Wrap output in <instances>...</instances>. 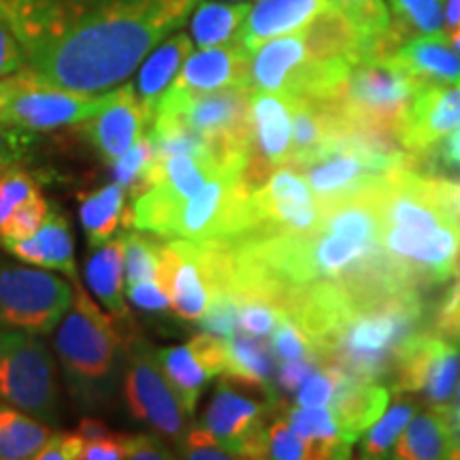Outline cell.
Instances as JSON below:
<instances>
[{"label": "cell", "mask_w": 460, "mask_h": 460, "mask_svg": "<svg viewBox=\"0 0 460 460\" xmlns=\"http://www.w3.org/2000/svg\"><path fill=\"white\" fill-rule=\"evenodd\" d=\"M200 0H0L28 82L107 94L181 28Z\"/></svg>", "instance_id": "cell-1"}, {"label": "cell", "mask_w": 460, "mask_h": 460, "mask_svg": "<svg viewBox=\"0 0 460 460\" xmlns=\"http://www.w3.org/2000/svg\"><path fill=\"white\" fill-rule=\"evenodd\" d=\"M382 217V245L399 278L413 290L447 284L456 271L460 226L435 175L399 166L373 183Z\"/></svg>", "instance_id": "cell-2"}, {"label": "cell", "mask_w": 460, "mask_h": 460, "mask_svg": "<svg viewBox=\"0 0 460 460\" xmlns=\"http://www.w3.org/2000/svg\"><path fill=\"white\" fill-rule=\"evenodd\" d=\"M73 305L54 331V352L68 399L82 413L107 411L122 393L126 343L82 281Z\"/></svg>", "instance_id": "cell-3"}, {"label": "cell", "mask_w": 460, "mask_h": 460, "mask_svg": "<svg viewBox=\"0 0 460 460\" xmlns=\"http://www.w3.org/2000/svg\"><path fill=\"white\" fill-rule=\"evenodd\" d=\"M427 320V305L418 290H401L362 305L339 331L326 362L349 376L382 382L394 373L402 345L418 332L433 329Z\"/></svg>", "instance_id": "cell-4"}, {"label": "cell", "mask_w": 460, "mask_h": 460, "mask_svg": "<svg viewBox=\"0 0 460 460\" xmlns=\"http://www.w3.org/2000/svg\"><path fill=\"white\" fill-rule=\"evenodd\" d=\"M250 96L252 88L186 92L171 85L158 102L154 122L177 124L197 135L222 171H245L250 158Z\"/></svg>", "instance_id": "cell-5"}, {"label": "cell", "mask_w": 460, "mask_h": 460, "mask_svg": "<svg viewBox=\"0 0 460 460\" xmlns=\"http://www.w3.org/2000/svg\"><path fill=\"white\" fill-rule=\"evenodd\" d=\"M424 88L394 56H365L356 62L329 102L339 118L399 139L413 101Z\"/></svg>", "instance_id": "cell-6"}, {"label": "cell", "mask_w": 460, "mask_h": 460, "mask_svg": "<svg viewBox=\"0 0 460 460\" xmlns=\"http://www.w3.org/2000/svg\"><path fill=\"white\" fill-rule=\"evenodd\" d=\"M0 401L54 429L62 424L60 367L43 335L0 331Z\"/></svg>", "instance_id": "cell-7"}, {"label": "cell", "mask_w": 460, "mask_h": 460, "mask_svg": "<svg viewBox=\"0 0 460 460\" xmlns=\"http://www.w3.org/2000/svg\"><path fill=\"white\" fill-rule=\"evenodd\" d=\"M75 286L39 267L0 254V331L49 335L73 305Z\"/></svg>", "instance_id": "cell-8"}, {"label": "cell", "mask_w": 460, "mask_h": 460, "mask_svg": "<svg viewBox=\"0 0 460 460\" xmlns=\"http://www.w3.org/2000/svg\"><path fill=\"white\" fill-rule=\"evenodd\" d=\"M122 394L132 420L147 424L154 433L175 446L181 444L188 433L190 413L183 410L171 384L166 382L156 349L139 335L126 341Z\"/></svg>", "instance_id": "cell-9"}, {"label": "cell", "mask_w": 460, "mask_h": 460, "mask_svg": "<svg viewBox=\"0 0 460 460\" xmlns=\"http://www.w3.org/2000/svg\"><path fill=\"white\" fill-rule=\"evenodd\" d=\"M250 214L252 233L247 237L309 234L320 226L322 217L307 180L290 164L275 169L267 180L252 188Z\"/></svg>", "instance_id": "cell-10"}, {"label": "cell", "mask_w": 460, "mask_h": 460, "mask_svg": "<svg viewBox=\"0 0 460 460\" xmlns=\"http://www.w3.org/2000/svg\"><path fill=\"white\" fill-rule=\"evenodd\" d=\"M105 94H82L54 85L32 84L15 73L13 94L4 109L3 124L26 132H48L77 126L99 111Z\"/></svg>", "instance_id": "cell-11"}, {"label": "cell", "mask_w": 460, "mask_h": 460, "mask_svg": "<svg viewBox=\"0 0 460 460\" xmlns=\"http://www.w3.org/2000/svg\"><path fill=\"white\" fill-rule=\"evenodd\" d=\"M292 99L273 92L252 90L250 96V158L243 177L252 188L262 183L292 154Z\"/></svg>", "instance_id": "cell-12"}, {"label": "cell", "mask_w": 460, "mask_h": 460, "mask_svg": "<svg viewBox=\"0 0 460 460\" xmlns=\"http://www.w3.org/2000/svg\"><path fill=\"white\" fill-rule=\"evenodd\" d=\"M77 126L102 163L113 164L152 128V118L137 99L135 85L124 82L107 92L99 111Z\"/></svg>", "instance_id": "cell-13"}, {"label": "cell", "mask_w": 460, "mask_h": 460, "mask_svg": "<svg viewBox=\"0 0 460 460\" xmlns=\"http://www.w3.org/2000/svg\"><path fill=\"white\" fill-rule=\"evenodd\" d=\"M460 126V85H424L413 101L399 141L420 156Z\"/></svg>", "instance_id": "cell-14"}, {"label": "cell", "mask_w": 460, "mask_h": 460, "mask_svg": "<svg viewBox=\"0 0 460 460\" xmlns=\"http://www.w3.org/2000/svg\"><path fill=\"white\" fill-rule=\"evenodd\" d=\"M172 88L186 92L250 88V49L234 41L192 51L177 73Z\"/></svg>", "instance_id": "cell-15"}, {"label": "cell", "mask_w": 460, "mask_h": 460, "mask_svg": "<svg viewBox=\"0 0 460 460\" xmlns=\"http://www.w3.org/2000/svg\"><path fill=\"white\" fill-rule=\"evenodd\" d=\"M0 245L15 261L62 273L71 284L82 281L77 273V264H75V239L71 224L54 207H51L49 216L45 217L41 228L32 237L20 241H4Z\"/></svg>", "instance_id": "cell-16"}, {"label": "cell", "mask_w": 460, "mask_h": 460, "mask_svg": "<svg viewBox=\"0 0 460 460\" xmlns=\"http://www.w3.org/2000/svg\"><path fill=\"white\" fill-rule=\"evenodd\" d=\"M390 390L382 382L349 376L339 369L331 411L337 418L345 441L356 444L362 433L386 411Z\"/></svg>", "instance_id": "cell-17"}, {"label": "cell", "mask_w": 460, "mask_h": 460, "mask_svg": "<svg viewBox=\"0 0 460 460\" xmlns=\"http://www.w3.org/2000/svg\"><path fill=\"white\" fill-rule=\"evenodd\" d=\"M326 7H331V0H256L245 17L239 41L252 51L275 37L303 31Z\"/></svg>", "instance_id": "cell-18"}, {"label": "cell", "mask_w": 460, "mask_h": 460, "mask_svg": "<svg viewBox=\"0 0 460 460\" xmlns=\"http://www.w3.org/2000/svg\"><path fill=\"white\" fill-rule=\"evenodd\" d=\"M261 424H264V407L247 394H241L228 382H222L216 388L203 416V429L209 430L224 447L237 454V458L243 441Z\"/></svg>", "instance_id": "cell-19"}, {"label": "cell", "mask_w": 460, "mask_h": 460, "mask_svg": "<svg viewBox=\"0 0 460 460\" xmlns=\"http://www.w3.org/2000/svg\"><path fill=\"white\" fill-rule=\"evenodd\" d=\"M394 58L424 85H460V54L446 32L416 34L394 51Z\"/></svg>", "instance_id": "cell-20"}, {"label": "cell", "mask_w": 460, "mask_h": 460, "mask_svg": "<svg viewBox=\"0 0 460 460\" xmlns=\"http://www.w3.org/2000/svg\"><path fill=\"white\" fill-rule=\"evenodd\" d=\"M192 37L186 32H177L172 37L169 34L164 41H160L156 48L149 51L146 60L137 68V82L132 85H135L137 99L141 101L152 122L160 99L175 82L186 58L192 54Z\"/></svg>", "instance_id": "cell-21"}, {"label": "cell", "mask_w": 460, "mask_h": 460, "mask_svg": "<svg viewBox=\"0 0 460 460\" xmlns=\"http://www.w3.org/2000/svg\"><path fill=\"white\" fill-rule=\"evenodd\" d=\"M124 234L105 243L90 247L85 261V284L113 318H128V305L124 296L126 262Z\"/></svg>", "instance_id": "cell-22"}, {"label": "cell", "mask_w": 460, "mask_h": 460, "mask_svg": "<svg viewBox=\"0 0 460 460\" xmlns=\"http://www.w3.org/2000/svg\"><path fill=\"white\" fill-rule=\"evenodd\" d=\"M224 373L234 382L250 388H261L267 393L269 399H275L273 373L275 356L269 345L261 341V337L230 335L226 339V369Z\"/></svg>", "instance_id": "cell-23"}, {"label": "cell", "mask_w": 460, "mask_h": 460, "mask_svg": "<svg viewBox=\"0 0 460 460\" xmlns=\"http://www.w3.org/2000/svg\"><path fill=\"white\" fill-rule=\"evenodd\" d=\"M288 424L309 444L312 458H349L352 444L345 441L337 418L322 407H292L288 410Z\"/></svg>", "instance_id": "cell-24"}, {"label": "cell", "mask_w": 460, "mask_h": 460, "mask_svg": "<svg viewBox=\"0 0 460 460\" xmlns=\"http://www.w3.org/2000/svg\"><path fill=\"white\" fill-rule=\"evenodd\" d=\"M250 13L247 3H199L190 15V37L199 48H214L239 41L245 17Z\"/></svg>", "instance_id": "cell-25"}, {"label": "cell", "mask_w": 460, "mask_h": 460, "mask_svg": "<svg viewBox=\"0 0 460 460\" xmlns=\"http://www.w3.org/2000/svg\"><path fill=\"white\" fill-rule=\"evenodd\" d=\"M126 190L118 181L96 188L85 194L79 205V220L90 247L113 239L119 226H124Z\"/></svg>", "instance_id": "cell-26"}, {"label": "cell", "mask_w": 460, "mask_h": 460, "mask_svg": "<svg viewBox=\"0 0 460 460\" xmlns=\"http://www.w3.org/2000/svg\"><path fill=\"white\" fill-rule=\"evenodd\" d=\"M54 435V427L0 401V460L34 458Z\"/></svg>", "instance_id": "cell-27"}, {"label": "cell", "mask_w": 460, "mask_h": 460, "mask_svg": "<svg viewBox=\"0 0 460 460\" xmlns=\"http://www.w3.org/2000/svg\"><path fill=\"white\" fill-rule=\"evenodd\" d=\"M393 452V456L401 460L450 458V435L435 407L407 422Z\"/></svg>", "instance_id": "cell-28"}, {"label": "cell", "mask_w": 460, "mask_h": 460, "mask_svg": "<svg viewBox=\"0 0 460 460\" xmlns=\"http://www.w3.org/2000/svg\"><path fill=\"white\" fill-rule=\"evenodd\" d=\"M158 365L163 369L166 382L171 384L172 393L177 394V399L183 405L190 416L197 410V402L203 393L207 379V371L199 365V360L194 358L192 349L186 345H171V348L156 349Z\"/></svg>", "instance_id": "cell-29"}, {"label": "cell", "mask_w": 460, "mask_h": 460, "mask_svg": "<svg viewBox=\"0 0 460 460\" xmlns=\"http://www.w3.org/2000/svg\"><path fill=\"white\" fill-rule=\"evenodd\" d=\"M460 373V348L456 343L437 337L433 356H430L427 379H424L422 393L429 402L441 405L452 399Z\"/></svg>", "instance_id": "cell-30"}, {"label": "cell", "mask_w": 460, "mask_h": 460, "mask_svg": "<svg viewBox=\"0 0 460 460\" xmlns=\"http://www.w3.org/2000/svg\"><path fill=\"white\" fill-rule=\"evenodd\" d=\"M416 413V402L396 401L386 411V416H379V422L371 424L369 433L362 437L360 456L362 458H390L393 456L394 444L399 439L402 429Z\"/></svg>", "instance_id": "cell-31"}, {"label": "cell", "mask_w": 460, "mask_h": 460, "mask_svg": "<svg viewBox=\"0 0 460 460\" xmlns=\"http://www.w3.org/2000/svg\"><path fill=\"white\" fill-rule=\"evenodd\" d=\"M154 158H156V147H154V139L147 130L122 158L111 164L113 180L126 190V194H130V199H137L147 190Z\"/></svg>", "instance_id": "cell-32"}, {"label": "cell", "mask_w": 460, "mask_h": 460, "mask_svg": "<svg viewBox=\"0 0 460 460\" xmlns=\"http://www.w3.org/2000/svg\"><path fill=\"white\" fill-rule=\"evenodd\" d=\"M160 245L163 243L149 237V233L128 228V233L124 234L126 286H135L147 279H158Z\"/></svg>", "instance_id": "cell-33"}, {"label": "cell", "mask_w": 460, "mask_h": 460, "mask_svg": "<svg viewBox=\"0 0 460 460\" xmlns=\"http://www.w3.org/2000/svg\"><path fill=\"white\" fill-rule=\"evenodd\" d=\"M331 4H335L339 11H343L349 17V22L365 34L371 49L377 39L393 24V17H390V11L384 0H331Z\"/></svg>", "instance_id": "cell-34"}, {"label": "cell", "mask_w": 460, "mask_h": 460, "mask_svg": "<svg viewBox=\"0 0 460 460\" xmlns=\"http://www.w3.org/2000/svg\"><path fill=\"white\" fill-rule=\"evenodd\" d=\"M394 20L413 34L444 32V11L441 0H390Z\"/></svg>", "instance_id": "cell-35"}, {"label": "cell", "mask_w": 460, "mask_h": 460, "mask_svg": "<svg viewBox=\"0 0 460 460\" xmlns=\"http://www.w3.org/2000/svg\"><path fill=\"white\" fill-rule=\"evenodd\" d=\"M34 194H39L37 180L20 166H13L0 175V230L15 214L17 207L24 205Z\"/></svg>", "instance_id": "cell-36"}, {"label": "cell", "mask_w": 460, "mask_h": 460, "mask_svg": "<svg viewBox=\"0 0 460 460\" xmlns=\"http://www.w3.org/2000/svg\"><path fill=\"white\" fill-rule=\"evenodd\" d=\"M273 356L281 362L286 360H296V358H318L315 348L296 322H292L284 314V318L279 320V324L275 326L271 332V341H269ZM320 360V358H318Z\"/></svg>", "instance_id": "cell-37"}, {"label": "cell", "mask_w": 460, "mask_h": 460, "mask_svg": "<svg viewBox=\"0 0 460 460\" xmlns=\"http://www.w3.org/2000/svg\"><path fill=\"white\" fill-rule=\"evenodd\" d=\"M51 205L45 200L41 194H34L32 199H28L24 205L17 207L15 214L9 217L3 230H0V243L4 241H20L28 239L41 228L45 217L49 216Z\"/></svg>", "instance_id": "cell-38"}, {"label": "cell", "mask_w": 460, "mask_h": 460, "mask_svg": "<svg viewBox=\"0 0 460 460\" xmlns=\"http://www.w3.org/2000/svg\"><path fill=\"white\" fill-rule=\"evenodd\" d=\"M281 318L284 312L273 303L256 301V298L237 303V329L245 335L261 339L271 335Z\"/></svg>", "instance_id": "cell-39"}, {"label": "cell", "mask_w": 460, "mask_h": 460, "mask_svg": "<svg viewBox=\"0 0 460 460\" xmlns=\"http://www.w3.org/2000/svg\"><path fill=\"white\" fill-rule=\"evenodd\" d=\"M199 326L205 332L224 339L234 335V331H237V301H234V296L230 292H224V295L214 298L203 318L199 320Z\"/></svg>", "instance_id": "cell-40"}, {"label": "cell", "mask_w": 460, "mask_h": 460, "mask_svg": "<svg viewBox=\"0 0 460 460\" xmlns=\"http://www.w3.org/2000/svg\"><path fill=\"white\" fill-rule=\"evenodd\" d=\"M337 376H339V367L331 365V362L322 365L320 369L315 371L301 388H298L296 405L322 407L326 405V402H331L332 393H335Z\"/></svg>", "instance_id": "cell-41"}, {"label": "cell", "mask_w": 460, "mask_h": 460, "mask_svg": "<svg viewBox=\"0 0 460 460\" xmlns=\"http://www.w3.org/2000/svg\"><path fill=\"white\" fill-rule=\"evenodd\" d=\"M194 358L207 371V376L216 377L226 369V339L211 335V332H200L188 341Z\"/></svg>", "instance_id": "cell-42"}, {"label": "cell", "mask_w": 460, "mask_h": 460, "mask_svg": "<svg viewBox=\"0 0 460 460\" xmlns=\"http://www.w3.org/2000/svg\"><path fill=\"white\" fill-rule=\"evenodd\" d=\"M180 456L190 460H230L237 458V454L230 452L228 447H224L220 441L207 429H194L188 430L186 437L181 439Z\"/></svg>", "instance_id": "cell-43"}, {"label": "cell", "mask_w": 460, "mask_h": 460, "mask_svg": "<svg viewBox=\"0 0 460 460\" xmlns=\"http://www.w3.org/2000/svg\"><path fill=\"white\" fill-rule=\"evenodd\" d=\"M32 147L31 132L15 128V126L0 124V175L4 171L20 166Z\"/></svg>", "instance_id": "cell-44"}, {"label": "cell", "mask_w": 460, "mask_h": 460, "mask_svg": "<svg viewBox=\"0 0 460 460\" xmlns=\"http://www.w3.org/2000/svg\"><path fill=\"white\" fill-rule=\"evenodd\" d=\"M126 298L147 314H163L171 307V298L158 279L139 281L135 286H126Z\"/></svg>", "instance_id": "cell-45"}, {"label": "cell", "mask_w": 460, "mask_h": 460, "mask_svg": "<svg viewBox=\"0 0 460 460\" xmlns=\"http://www.w3.org/2000/svg\"><path fill=\"white\" fill-rule=\"evenodd\" d=\"M126 458L130 460H169L175 458L171 447L166 446L164 437L158 433H141V435H124Z\"/></svg>", "instance_id": "cell-46"}, {"label": "cell", "mask_w": 460, "mask_h": 460, "mask_svg": "<svg viewBox=\"0 0 460 460\" xmlns=\"http://www.w3.org/2000/svg\"><path fill=\"white\" fill-rule=\"evenodd\" d=\"M84 441L77 430H54L34 460H79Z\"/></svg>", "instance_id": "cell-47"}, {"label": "cell", "mask_w": 460, "mask_h": 460, "mask_svg": "<svg viewBox=\"0 0 460 460\" xmlns=\"http://www.w3.org/2000/svg\"><path fill=\"white\" fill-rule=\"evenodd\" d=\"M320 367L322 362L318 358L286 360L278 371V388L286 394L298 393V388H301Z\"/></svg>", "instance_id": "cell-48"}, {"label": "cell", "mask_w": 460, "mask_h": 460, "mask_svg": "<svg viewBox=\"0 0 460 460\" xmlns=\"http://www.w3.org/2000/svg\"><path fill=\"white\" fill-rule=\"evenodd\" d=\"M26 66V56L11 28L0 20V77H11Z\"/></svg>", "instance_id": "cell-49"}, {"label": "cell", "mask_w": 460, "mask_h": 460, "mask_svg": "<svg viewBox=\"0 0 460 460\" xmlns=\"http://www.w3.org/2000/svg\"><path fill=\"white\" fill-rule=\"evenodd\" d=\"M126 458V444L124 435L115 433L107 439H92L84 441L79 460H124Z\"/></svg>", "instance_id": "cell-50"}, {"label": "cell", "mask_w": 460, "mask_h": 460, "mask_svg": "<svg viewBox=\"0 0 460 460\" xmlns=\"http://www.w3.org/2000/svg\"><path fill=\"white\" fill-rule=\"evenodd\" d=\"M435 410L446 422L447 435H450V458H460V401L456 405L441 402V405H435Z\"/></svg>", "instance_id": "cell-51"}, {"label": "cell", "mask_w": 460, "mask_h": 460, "mask_svg": "<svg viewBox=\"0 0 460 460\" xmlns=\"http://www.w3.org/2000/svg\"><path fill=\"white\" fill-rule=\"evenodd\" d=\"M75 430H77V433L82 435L85 441L107 439V437H113L115 435L113 430L109 429L101 418H92V416H85V418L79 420L77 429H75Z\"/></svg>", "instance_id": "cell-52"}, {"label": "cell", "mask_w": 460, "mask_h": 460, "mask_svg": "<svg viewBox=\"0 0 460 460\" xmlns=\"http://www.w3.org/2000/svg\"><path fill=\"white\" fill-rule=\"evenodd\" d=\"M13 88H15V75H11V77H0V124H3L4 109H7V102L11 99V94H13Z\"/></svg>", "instance_id": "cell-53"}, {"label": "cell", "mask_w": 460, "mask_h": 460, "mask_svg": "<svg viewBox=\"0 0 460 460\" xmlns=\"http://www.w3.org/2000/svg\"><path fill=\"white\" fill-rule=\"evenodd\" d=\"M446 24H447V31H450V32L458 31V28H460V0H447Z\"/></svg>", "instance_id": "cell-54"}, {"label": "cell", "mask_w": 460, "mask_h": 460, "mask_svg": "<svg viewBox=\"0 0 460 460\" xmlns=\"http://www.w3.org/2000/svg\"><path fill=\"white\" fill-rule=\"evenodd\" d=\"M444 339H447V341H452V343H456L460 348V305H458L456 315H454L452 324L447 326V331L444 332Z\"/></svg>", "instance_id": "cell-55"}, {"label": "cell", "mask_w": 460, "mask_h": 460, "mask_svg": "<svg viewBox=\"0 0 460 460\" xmlns=\"http://www.w3.org/2000/svg\"><path fill=\"white\" fill-rule=\"evenodd\" d=\"M450 45L460 54V28L450 34Z\"/></svg>", "instance_id": "cell-56"}, {"label": "cell", "mask_w": 460, "mask_h": 460, "mask_svg": "<svg viewBox=\"0 0 460 460\" xmlns=\"http://www.w3.org/2000/svg\"><path fill=\"white\" fill-rule=\"evenodd\" d=\"M226 3H245V0H226Z\"/></svg>", "instance_id": "cell-57"}, {"label": "cell", "mask_w": 460, "mask_h": 460, "mask_svg": "<svg viewBox=\"0 0 460 460\" xmlns=\"http://www.w3.org/2000/svg\"><path fill=\"white\" fill-rule=\"evenodd\" d=\"M458 401H460V388H458Z\"/></svg>", "instance_id": "cell-58"}, {"label": "cell", "mask_w": 460, "mask_h": 460, "mask_svg": "<svg viewBox=\"0 0 460 460\" xmlns=\"http://www.w3.org/2000/svg\"><path fill=\"white\" fill-rule=\"evenodd\" d=\"M458 224H460V220H458Z\"/></svg>", "instance_id": "cell-59"}]
</instances>
